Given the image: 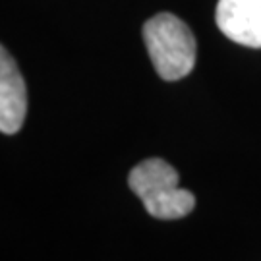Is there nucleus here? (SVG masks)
<instances>
[{"instance_id":"nucleus-4","label":"nucleus","mask_w":261,"mask_h":261,"mask_svg":"<svg viewBox=\"0 0 261 261\" xmlns=\"http://www.w3.org/2000/svg\"><path fill=\"white\" fill-rule=\"evenodd\" d=\"M28 114V89L8 48H0V132L16 134Z\"/></svg>"},{"instance_id":"nucleus-3","label":"nucleus","mask_w":261,"mask_h":261,"mask_svg":"<svg viewBox=\"0 0 261 261\" xmlns=\"http://www.w3.org/2000/svg\"><path fill=\"white\" fill-rule=\"evenodd\" d=\"M215 21L230 41L261 48V0H219Z\"/></svg>"},{"instance_id":"nucleus-1","label":"nucleus","mask_w":261,"mask_h":261,"mask_svg":"<svg viewBox=\"0 0 261 261\" xmlns=\"http://www.w3.org/2000/svg\"><path fill=\"white\" fill-rule=\"evenodd\" d=\"M180 174L159 157L141 161L130 170L128 186L141 199L145 211L161 221H176L194 211L196 196L178 186Z\"/></svg>"},{"instance_id":"nucleus-2","label":"nucleus","mask_w":261,"mask_h":261,"mask_svg":"<svg viewBox=\"0 0 261 261\" xmlns=\"http://www.w3.org/2000/svg\"><path fill=\"white\" fill-rule=\"evenodd\" d=\"M143 41L157 74L165 82H178L194 70L196 37L178 16L161 12L147 19Z\"/></svg>"}]
</instances>
